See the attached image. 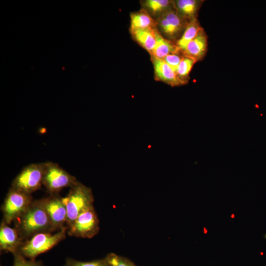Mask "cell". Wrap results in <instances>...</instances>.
I'll use <instances>...</instances> for the list:
<instances>
[{"label":"cell","mask_w":266,"mask_h":266,"mask_svg":"<svg viewBox=\"0 0 266 266\" xmlns=\"http://www.w3.org/2000/svg\"><path fill=\"white\" fill-rule=\"evenodd\" d=\"M14 222V228L23 242L39 233L55 232L42 199L33 200Z\"/></svg>","instance_id":"6da1fadb"},{"label":"cell","mask_w":266,"mask_h":266,"mask_svg":"<svg viewBox=\"0 0 266 266\" xmlns=\"http://www.w3.org/2000/svg\"><path fill=\"white\" fill-rule=\"evenodd\" d=\"M70 188L67 195L63 198L67 210V229L80 213L93 205L94 200L91 189L79 181Z\"/></svg>","instance_id":"7a4b0ae2"},{"label":"cell","mask_w":266,"mask_h":266,"mask_svg":"<svg viewBox=\"0 0 266 266\" xmlns=\"http://www.w3.org/2000/svg\"><path fill=\"white\" fill-rule=\"evenodd\" d=\"M67 227L55 233L45 232L35 234L24 241L18 252L25 258L34 260L40 254L44 253L66 238Z\"/></svg>","instance_id":"3957f363"},{"label":"cell","mask_w":266,"mask_h":266,"mask_svg":"<svg viewBox=\"0 0 266 266\" xmlns=\"http://www.w3.org/2000/svg\"><path fill=\"white\" fill-rule=\"evenodd\" d=\"M45 168L42 185L50 194H58L63 188H71L78 181L58 164L52 162H44Z\"/></svg>","instance_id":"277c9868"},{"label":"cell","mask_w":266,"mask_h":266,"mask_svg":"<svg viewBox=\"0 0 266 266\" xmlns=\"http://www.w3.org/2000/svg\"><path fill=\"white\" fill-rule=\"evenodd\" d=\"M33 201L31 194L11 187L1 206L2 220L9 225L28 209Z\"/></svg>","instance_id":"5b68a950"},{"label":"cell","mask_w":266,"mask_h":266,"mask_svg":"<svg viewBox=\"0 0 266 266\" xmlns=\"http://www.w3.org/2000/svg\"><path fill=\"white\" fill-rule=\"evenodd\" d=\"M44 168V163L27 166L13 180L11 187L31 194L42 185Z\"/></svg>","instance_id":"8992f818"},{"label":"cell","mask_w":266,"mask_h":266,"mask_svg":"<svg viewBox=\"0 0 266 266\" xmlns=\"http://www.w3.org/2000/svg\"><path fill=\"white\" fill-rule=\"evenodd\" d=\"M155 21L156 29L160 34L175 44L182 36L189 22L181 17L175 8L162 15Z\"/></svg>","instance_id":"52a82bcc"},{"label":"cell","mask_w":266,"mask_h":266,"mask_svg":"<svg viewBox=\"0 0 266 266\" xmlns=\"http://www.w3.org/2000/svg\"><path fill=\"white\" fill-rule=\"evenodd\" d=\"M99 230V220L93 205L79 215L67 233L72 236L90 238L97 235Z\"/></svg>","instance_id":"ba28073f"},{"label":"cell","mask_w":266,"mask_h":266,"mask_svg":"<svg viewBox=\"0 0 266 266\" xmlns=\"http://www.w3.org/2000/svg\"><path fill=\"white\" fill-rule=\"evenodd\" d=\"M42 200L54 231H59L67 227V210L63 198L58 194H53Z\"/></svg>","instance_id":"9c48e42d"},{"label":"cell","mask_w":266,"mask_h":266,"mask_svg":"<svg viewBox=\"0 0 266 266\" xmlns=\"http://www.w3.org/2000/svg\"><path fill=\"white\" fill-rule=\"evenodd\" d=\"M23 241L16 229L11 228L3 220L0 226V249L13 254L18 251Z\"/></svg>","instance_id":"30bf717a"},{"label":"cell","mask_w":266,"mask_h":266,"mask_svg":"<svg viewBox=\"0 0 266 266\" xmlns=\"http://www.w3.org/2000/svg\"><path fill=\"white\" fill-rule=\"evenodd\" d=\"M154 69L155 78L172 87L184 85L186 83L177 76L176 72L164 61L151 57Z\"/></svg>","instance_id":"8fae6325"},{"label":"cell","mask_w":266,"mask_h":266,"mask_svg":"<svg viewBox=\"0 0 266 266\" xmlns=\"http://www.w3.org/2000/svg\"><path fill=\"white\" fill-rule=\"evenodd\" d=\"M207 46V36L202 29L199 34L187 45L181 53L184 56L193 59L197 62L204 57Z\"/></svg>","instance_id":"7c38bea8"},{"label":"cell","mask_w":266,"mask_h":266,"mask_svg":"<svg viewBox=\"0 0 266 266\" xmlns=\"http://www.w3.org/2000/svg\"><path fill=\"white\" fill-rule=\"evenodd\" d=\"M155 28L131 29L133 38L151 55L156 42Z\"/></svg>","instance_id":"4fadbf2b"},{"label":"cell","mask_w":266,"mask_h":266,"mask_svg":"<svg viewBox=\"0 0 266 266\" xmlns=\"http://www.w3.org/2000/svg\"><path fill=\"white\" fill-rule=\"evenodd\" d=\"M141 9L156 20L159 17L174 8L173 0H144L140 1Z\"/></svg>","instance_id":"5bb4252c"},{"label":"cell","mask_w":266,"mask_h":266,"mask_svg":"<svg viewBox=\"0 0 266 266\" xmlns=\"http://www.w3.org/2000/svg\"><path fill=\"white\" fill-rule=\"evenodd\" d=\"M202 1L198 0H173L174 7L177 13L187 21L197 18Z\"/></svg>","instance_id":"9a60e30c"},{"label":"cell","mask_w":266,"mask_h":266,"mask_svg":"<svg viewBox=\"0 0 266 266\" xmlns=\"http://www.w3.org/2000/svg\"><path fill=\"white\" fill-rule=\"evenodd\" d=\"M155 31L156 42L151 57L163 60L170 54L180 52L174 43L163 37L156 29Z\"/></svg>","instance_id":"2e32d148"},{"label":"cell","mask_w":266,"mask_h":266,"mask_svg":"<svg viewBox=\"0 0 266 266\" xmlns=\"http://www.w3.org/2000/svg\"><path fill=\"white\" fill-rule=\"evenodd\" d=\"M202 30L197 18L189 21L179 39L175 43L180 52L182 53L187 45L193 40Z\"/></svg>","instance_id":"e0dca14e"},{"label":"cell","mask_w":266,"mask_h":266,"mask_svg":"<svg viewBox=\"0 0 266 266\" xmlns=\"http://www.w3.org/2000/svg\"><path fill=\"white\" fill-rule=\"evenodd\" d=\"M131 29L155 28L156 21L146 11L141 9L131 14Z\"/></svg>","instance_id":"ac0fdd59"},{"label":"cell","mask_w":266,"mask_h":266,"mask_svg":"<svg viewBox=\"0 0 266 266\" xmlns=\"http://www.w3.org/2000/svg\"><path fill=\"white\" fill-rule=\"evenodd\" d=\"M196 62L194 59L184 56L178 65L176 73L178 77L186 84L188 81V77Z\"/></svg>","instance_id":"d6986e66"},{"label":"cell","mask_w":266,"mask_h":266,"mask_svg":"<svg viewBox=\"0 0 266 266\" xmlns=\"http://www.w3.org/2000/svg\"><path fill=\"white\" fill-rule=\"evenodd\" d=\"M64 266H110L105 258L89 262H81L72 259H67Z\"/></svg>","instance_id":"ffe728a7"},{"label":"cell","mask_w":266,"mask_h":266,"mask_svg":"<svg viewBox=\"0 0 266 266\" xmlns=\"http://www.w3.org/2000/svg\"><path fill=\"white\" fill-rule=\"evenodd\" d=\"M105 258L110 266H136L130 260L114 253L109 254Z\"/></svg>","instance_id":"44dd1931"},{"label":"cell","mask_w":266,"mask_h":266,"mask_svg":"<svg viewBox=\"0 0 266 266\" xmlns=\"http://www.w3.org/2000/svg\"><path fill=\"white\" fill-rule=\"evenodd\" d=\"M14 263L13 266H43L41 261L35 260H27L18 251L13 254Z\"/></svg>","instance_id":"7402d4cb"},{"label":"cell","mask_w":266,"mask_h":266,"mask_svg":"<svg viewBox=\"0 0 266 266\" xmlns=\"http://www.w3.org/2000/svg\"><path fill=\"white\" fill-rule=\"evenodd\" d=\"M184 56L181 52L172 53L167 55L163 60L176 72L178 65Z\"/></svg>","instance_id":"603a6c76"}]
</instances>
